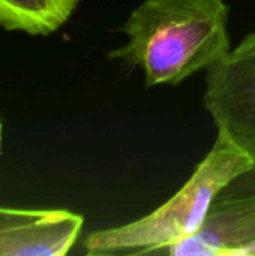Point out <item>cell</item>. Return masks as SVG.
<instances>
[{"label":"cell","instance_id":"obj_1","mask_svg":"<svg viewBox=\"0 0 255 256\" xmlns=\"http://www.w3.org/2000/svg\"><path fill=\"white\" fill-rule=\"evenodd\" d=\"M228 18L224 0H144L120 27L126 44L110 57L141 69L147 87L177 86L231 50Z\"/></svg>","mask_w":255,"mask_h":256},{"label":"cell","instance_id":"obj_2","mask_svg":"<svg viewBox=\"0 0 255 256\" xmlns=\"http://www.w3.org/2000/svg\"><path fill=\"white\" fill-rule=\"evenodd\" d=\"M251 164L252 154L246 147L218 132L209 154L177 194L138 220L90 232L81 243L84 254L162 255L201 230L218 190Z\"/></svg>","mask_w":255,"mask_h":256},{"label":"cell","instance_id":"obj_3","mask_svg":"<svg viewBox=\"0 0 255 256\" xmlns=\"http://www.w3.org/2000/svg\"><path fill=\"white\" fill-rule=\"evenodd\" d=\"M252 164L215 195L201 230L171 248L168 256H255V144Z\"/></svg>","mask_w":255,"mask_h":256},{"label":"cell","instance_id":"obj_4","mask_svg":"<svg viewBox=\"0 0 255 256\" xmlns=\"http://www.w3.org/2000/svg\"><path fill=\"white\" fill-rule=\"evenodd\" d=\"M204 106L218 132L255 144V32L206 70Z\"/></svg>","mask_w":255,"mask_h":256},{"label":"cell","instance_id":"obj_5","mask_svg":"<svg viewBox=\"0 0 255 256\" xmlns=\"http://www.w3.org/2000/svg\"><path fill=\"white\" fill-rule=\"evenodd\" d=\"M84 218L69 210L0 207V256H63L78 242Z\"/></svg>","mask_w":255,"mask_h":256},{"label":"cell","instance_id":"obj_6","mask_svg":"<svg viewBox=\"0 0 255 256\" xmlns=\"http://www.w3.org/2000/svg\"><path fill=\"white\" fill-rule=\"evenodd\" d=\"M80 0H0V26L29 34H50L72 15Z\"/></svg>","mask_w":255,"mask_h":256},{"label":"cell","instance_id":"obj_7","mask_svg":"<svg viewBox=\"0 0 255 256\" xmlns=\"http://www.w3.org/2000/svg\"><path fill=\"white\" fill-rule=\"evenodd\" d=\"M2 150H3V126L0 122V156H2Z\"/></svg>","mask_w":255,"mask_h":256}]
</instances>
